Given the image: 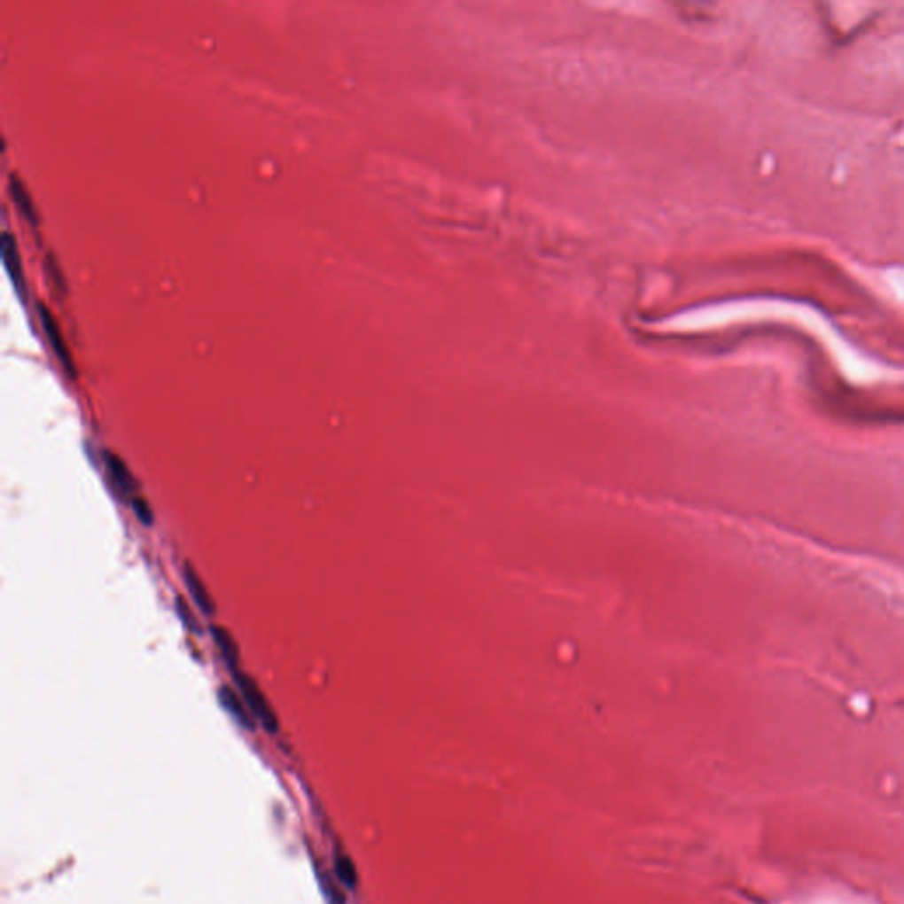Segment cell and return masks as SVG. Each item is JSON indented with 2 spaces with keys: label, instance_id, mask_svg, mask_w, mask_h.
I'll return each instance as SVG.
<instances>
[{
  "label": "cell",
  "instance_id": "1",
  "mask_svg": "<svg viewBox=\"0 0 904 904\" xmlns=\"http://www.w3.org/2000/svg\"><path fill=\"white\" fill-rule=\"evenodd\" d=\"M235 680L240 687V692L244 696V701L247 705V708L251 710V713L263 724V728L270 733H276L277 728H279V722H277V717L272 710V706L269 705V701L265 699L263 692L260 690V687L256 685V682L253 678L244 675V674H235Z\"/></svg>",
  "mask_w": 904,
  "mask_h": 904
},
{
  "label": "cell",
  "instance_id": "2",
  "mask_svg": "<svg viewBox=\"0 0 904 904\" xmlns=\"http://www.w3.org/2000/svg\"><path fill=\"white\" fill-rule=\"evenodd\" d=\"M184 580H186V585H188V590L191 594V597L195 599V603L199 604V608L207 615H214L216 613V606H214V601L211 599L200 574L195 571V567L191 564H186L184 565Z\"/></svg>",
  "mask_w": 904,
  "mask_h": 904
},
{
  "label": "cell",
  "instance_id": "3",
  "mask_svg": "<svg viewBox=\"0 0 904 904\" xmlns=\"http://www.w3.org/2000/svg\"><path fill=\"white\" fill-rule=\"evenodd\" d=\"M220 699H222V703H223V706H225L226 710H228V712H230V713H231V715H233V717H235V719H237V721H238L244 728H247V729H253V728H254V722H253V719H251V713H249V710H247L245 701H242L231 687L223 685V687L220 689Z\"/></svg>",
  "mask_w": 904,
  "mask_h": 904
},
{
  "label": "cell",
  "instance_id": "4",
  "mask_svg": "<svg viewBox=\"0 0 904 904\" xmlns=\"http://www.w3.org/2000/svg\"><path fill=\"white\" fill-rule=\"evenodd\" d=\"M41 318H43V322H44V327H46L48 338H50L51 347L55 348V352H57V355H58V359H60L62 366L67 370V373H71V375L74 377V368H73V362H71V359H69L67 348H66V345H64V341H62V334H60V331H58L57 323L53 322L51 315L48 313V309L41 308Z\"/></svg>",
  "mask_w": 904,
  "mask_h": 904
},
{
  "label": "cell",
  "instance_id": "5",
  "mask_svg": "<svg viewBox=\"0 0 904 904\" xmlns=\"http://www.w3.org/2000/svg\"><path fill=\"white\" fill-rule=\"evenodd\" d=\"M105 457H106L108 471L113 477L115 484L122 491H126V493H135L136 491V480L131 475L129 468L124 464V461L117 454H112V452H105Z\"/></svg>",
  "mask_w": 904,
  "mask_h": 904
},
{
  "label": "cell",
  "instance_id": "6",
  "mask_svg": "<svg viewBox=\"0 0 904 904\" xmlns=\"http://www.w3.org/2000/svg\"><path fill=\"white\" fill-rule=\"evenodd\" d=\"M213 636L218 643V649L222 651V656H223L226 665L231 668L233 674H238V647H237L235 640L231 638V635L228 633V629H225L223 626H214Z\"/></svg>",
  "mask_w": 904,
  "mask_h": 904
},
{
  "label": "cell",
  "instance_id": "7",
  "mask_svg": "<svg viewBox=\"0 0 904 904\" xmlns=\"http://www.w3.org/2000/svg\"><path fill=\"white\" fill-rule=\"evenodd\" d=\"M2 251H4V261H5V267L11 274V277L14 279V283L21 284L23 283V277H21V263H19V258H18V253H16V245H14V240L9 233H4V242H2Z\"/></svg>",
  "mask_w": 904,
  "mask_h": 904
},
{
  "label": "cell",
  "instance_id": "8",
  "mask_svg": "<svg viewBox=\"0 0 904 904\" xmlns=\"http://www.w3.org/2000/svg\"><path fill=\"white\" fill-rule=\"evenodd\" d=\"M336 873H338L339 880L347 887H355V884H357V871H355L354 864L350 862V859L336 857Z\"/></svg>",
  "mask_w": 904,
  "mask_h": 904
},
{
  "label": "cell",
  "instance_id": "9",
  "mask_svg": "<svg viewBox=\"0 0 904 904\" xmlns=\"http://www.w3.org/2000/svg\"><path fill=\"white\" fill-rule=\"evenodd\" d=\"M177 610H179V615H181V620L184 622V626L191 633H200V624L197 622V619L193 617L191 608L188 606V603L183 597H177Z\"/></svg>",
  "mask_w": 904,
  "mask_h": 904
},
{
  "label": "cell",
  "instance_id": "10",
  "mask_svg": "<svg viewBox=\"0 0 904 904\" xmlns=\"http://www.w3.org/2000/svg\"><path fill=\"white\" fill-rule=\"evenodd\" d=\"M133 509H135V512H136V516H138V519H140L142 523H145V525H152L154 516H152V510H151L149 503H147L144 498L135 496V498H133Z\"/></svg>",
  "mask_w": 904,
  "mask_h": 904
},
{
  "label": "cell",
  "instance_id": "11",
  "mask_svg": "<svg viewBox=\"0 0 904 904\" xmlns=\"http://www.w3.org/2000/svg\"><path fill=\"white\" fill-rule=\"evenodd\" d=\"M320 884H322L323 894H325V898H327L329 904H345L343 896L334 892V891H336V887H334V884L329 880V877H327V875H325V877H323V875H320Z\"/></svg>",
  "mask_w": 904,
  "mask_h": 904
},
{
  "label": "cell",
  "instance_id": "12",
  "mask_svg": "<svg viewBox=\"0 0 904 904\" xmlns=\"http://www.w3.org/2000/svg\"><path fill=\"white\" fill-rule=\"evenodd\" d=\"M811 904H852L846 903V901H836V900H830V901H816V903Z\"/></svg>",
  "mask_w": 904,
  "mask_h": 904
}]
</instances>
